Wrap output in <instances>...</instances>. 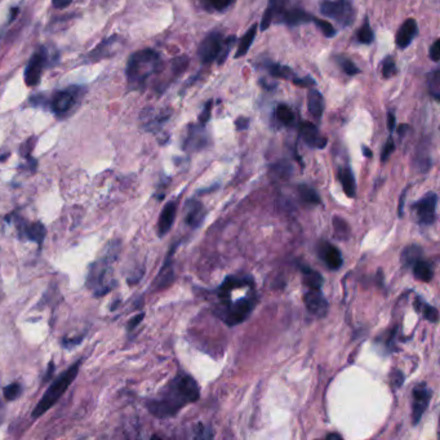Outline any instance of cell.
<instances>
[{"mask_svg": "<svg viewBox=\"0 0 440 440\" xmlns=\"http://www.w3.org/2000/svg\"><path fill=\"white\" fill-rule=\"evenodd\" d=\"M199 385L189 374H179L165 386L157 398L147 402L149 412L158 419L172 417L186 404L199 399Z\"/></svg>", "mask_w": 440, "mask_h": 440, "instance_id": "obj_1", "label": "cell"}, {"mask_svg": "<svg viewBox=\"0 0 440 440\" xmlns=\"http://www.w3.org/2000/svg\"><path fill=\"white\" fill-rule=\"evenodd\" d=\"M162 66L158 52L152 49L138 51L132 55L127 66V78L130 84L144 87L149 78L155 74Z\"/></svg>", "mask_w": 440, "mask_h": 440, "instance_id": "obj_2", "label": "cell"}, {"mask_svg": "<svg viewBox=\"0 0 440 440\" xmlns=\"http://www.w3.org/2000/svg\"><path fill=\"white\" fill-rule=\"evenodd\" d=\"M80 365H82V360L76 362L75 365H71L68 371L62 373L61 376L58 379H56L53 384L49 386L47 392H44V395L41 397V399L39 400V403L36 404L34 411H33L34 419H38V417L43 416L44 413L48 412V409H51L60 400L62 395L69 389V386L75 381Z\"/></svg>", "mask_w": 440, "mask_h": 440, "instance_id": "obj_3", "label": "cell"}, {"mask_svg": "<svg viewBox=\"0 0 440 440\" xmlns=\"http://www.w3.org/2000/svg\"><path fill=\"white\" fill-rule=\"evenodd\" d=\"M117 247L114 246L112 251L103 257L101 261L96 262L90 266V274L87 278V286L97 297L103 296L110 290L111 282L109 281L111 273V262L117 258Z\"/></svg>", "mask_w": 440, "mask_h": 440, "instance_id": "obj_4", "label": "cell"}, {"mask_svg": "<svg viewBox=\"0 0 440 440\" xmlns=\"http://www.w3.org/2000/svg\"><path fill=\"white\" fill-rule=\"evenodd\" d=\"M320 12L328 19L337 21L341 26H350L355 20V11L349 0H324Z\"/></svg>", "mask_w": 440, "mask_h": 440, "instance_id": "obj_5", "label": "cell"}, {"mask_svg": "<svg viewBox=\"0 0 440 440\" xmlns=\"http://www.w3.org/2000/svg\"><path fill=\"white\" fill-rule=\"evenodd\" d=\"M83 95H84V88L79 85H71L66 90H60L52 97L51 109L56 115H66L75 108L78 103H80Z\"/></svg>", "mask_w": 440, "mask_h": 440, "instance_id": "obj_6", "label": "cell"}, {"mask_svg": "<svg viewBox=\"0 0 440 440\" xmlns=\"http://www.w3.org/2000/svg\"><path fill=\"white\" fill-rule=\"evenodd\" d=\"M255 297H246V298L243 297L231 303L230 306H226L221 315L227 325L234 327L243 323L251 315V313L255 309Z\"/></svg>", "mask_w": 440, "mask_h": 440, "instance_id": "obj_7", "label": "cell"}, {"mask_svg": "<svg viewBox=\"0 0 440 440\" xmlns=\"http://www.w3.org/2000/svg\"><path fill=\"white\" fill-rule=\"evenodd\" d=\"M222 46H224V36L220 33L214 31V33L206 35L203 41L200 43L199 51H198L200 61L203 63H211L214 60H217L222 51Z\"/></svg>", "mask_w": 440, "mask_h": 440, "instance_id": "obj_8", "label": "cell"}, {"mask_svg": "<svg viewBox=\"0 0 440 440\" xmlns=\"http://www.w3.org/2000/svg\"><path fill=\"white\" fill-rule=\"evenodd\" d=\"M436 204L438 195L435 193L426 194L422 199L413 204L421 225H433L436 220Z\"/></svg>", "mask_w": 440, "mask_h": 440, "instance_id": "obj_9", "label": "cell"}, {"mask_svg": "<svg viewBox=\"0 0 440 440\" xmlns=\"http://www.w3.org/2000/svg\"><path fill=\"white\" fill-rule=\"evenodd\" d=\"M46 63H47V52L46 49L41 48L30 58L25 69V83L28 87H35L39 84Z\"/></svg>", "mask_w": 440, "mask_h": 440, "instance_id": "obj_10", "label": "cell"}, {"mask_svg": "<svg viewBox=\"0 0 440 440\" xmlns=\"http://www.w3.org/2000/svg\"><path fill=\"white\" fill-rule=\"evenodd\" d=\"M430 398L431 390L425 384L417 385L413 389L412 419L414 425L420 422L424 413L426 412Z\"/></svg>", "mask_w": 440, "mask_h": 440, "instance_id": "obj_11", "label": "cell"}, {"mask_svg": "<svg viewBox=\"0 0 440 440\" xmlns=\"http://www.w3.org/2000/svg\"><path fill=\"white\" fill-rule=\"evenodd\" d=\"M16 226L21 234V238L35 241L39 246L43 244V241L46 238V227L43 226L41 222H28L25 219L17 217L16 219Z\"/></svg>", "mask_w": 440, "mask_h": 440, "instance_id": "obj_12", "label": "cell"}, {"mask_svg": "<svg viewBox=\"0 0 440 440\" xmlns=\"http://www.w3.org/2000/svg\"><path fill=\"white\" fill-rule=\"evenodd\" d=\"M303 303H305L308 311L310 314H313L314 317H325V314L328 311V303L324 298L320 289H309L303 295Z\"/></svg>", "mask_w": 440, "mask_h": 440, "instance_id": "obj_13", "label": "cell"}, {"mask_svg": "<svg viewBox=\"0 0 440 440\" xmlns=\"http://www.w3.org/2000/svg\"><path fill=\"white\" fill-rule=\"evenodd\" d=\"M417 34H419L417 22L413 19H408L403 22V25L398 30V34L395 36V43L400 49H406L407 47L411 46V43Z\"/></svg>", "mask_w": 440, "mask_h": 440, "instance_id": "obj_14", "label": "cell"}, {"mask_svg": "<svg viewBox=\"0 0 440 440\" xmlns=\"http://www.w3.org/2000/svg\"><path fill=\"white\" fill-rule=\"evenodd\" d=\"M300 135L303 137L305 144L309 145L310 147H317V149H324L327 145V138L322 137L319 133V130L315 124L310 122H303L300 127Z\"/></svg>", "mask_w": 440, "mask_h": 440, "instance_id": "obj_15", "label": "cell"}, {"mask_svg": "<svg viewBox=\"0 0 440 440\" xmlns=\"http://www.w3.org/2000/svg\"><path fill=\"white\" fill-rule=\"evenodd\" d=\"M206 144V135L203 125H192L189 128V135L185 140L184 149L187 152H195L204 147Z\"/></svg>", "mask_w": 440, "mask_h": 440, "instance_id": "obj_16", "label": "cell"}, {"mask_svg": "<svg viewBox=\"0 0 440 440\" xmlns=\"http://www.w3.org/2000/svg\"><path fill=\"white\" fill-rule=\"evenodd\" d=\"M177 214V204L176 201H168L164 208L162 209V214L159 216L158 234L159 236H164L173 226V222L176 220Z\"/></svg>", "mask_w": 440, "mask_h": 440, "instance_id": "obj_17", "label": "cell"}, {"mask_svg": "<svg viewBox=\"0 0 440 440\" xmlns=\"http://www.w3.org/2000/svg\"><path fill=\"white\" fill-rule=\"evenodd\" d=\"M319 256L330 270H337L342 265L341 252L338 251L337 247H335L333 244H330L328 241L323 243L319 248Z\"/></svg>", "mask_w": 440, "mask_h": 440, "instance_id": "obj_18", "label": "cell"}, {"mask_svg": "<svg viewBox=\"0 0 440 440\" xmlns=\"http://www.w3.org/2000/svg\"><path fill=\"white\" fill-rule=\"evenodd\" d=\"M204 216H206V211H204V206H201V203L189 201L185 217L186 224L189 226H192L193 229L199 227L200 224L204 220Z\"/></svg>", "mask_w": 440, "mask_h": 440, "instance_id": "obj_19", "label": "cell"}, {"mask_svg": "<svg viewBox=\"0 0 440 440\" xmlns=\"http://www.w3.org/2000/svg\"><path fill=\"white\" fill-rule=\"evenodd\" d=\"M337 179L342 185L345 194L349 198H354L355 193H357V182H355L354 173L351 172L350 168L349 167L338 168Z\"/></svg>", "mask_w": 440, "mask_h": 440, "instance_id": "obj_20", "label": "cell"}, {"mask_svg": "<svg viewBox=\"0 0 440 440\" xmlns=\"http://www.w3.org/2000/svg\"><path fill=\"white\" fill-rule=\"evenodd\" d=\"M308 105H309V111L311 115L317 119H320L324 112V98L322 93L317 90H309V97H308Z\"/></svg>", "mask_w": 440, "mask_h": 440, "instance_id": "obj_21", "label": "cell"}, {"mask_svg": "<svg viewBox=\"0 0 440 440\" xmlns=\"http://www.w3.org/2000/svg\"><path fill=\"white\" fill-rule=\"evenodd\" d=\"M413 274L416 276V279H419L421 282H430L433 279V266L430 262L424 261V260H417L412 265Z\"/></svg>", "mask_w": 440, "mask_h": 440, "instance_id": "obj_22", "label": "cell"}, {"mask_svg": "<svg viewBox=\"0 0 440 440\" xmlns=\"http://www.w3.org/2000/svg\"><path fill=\"white\" fill-rule=\"evenodd\" d=\"M303 283L309 287L310 289H320L323 284V276L317 273L315 270L310 268L309 266H303Z\"/></svg>", "mask_w": 440, "mask_h": 440, "instance_id": "obj_23", "label": "cell"}, {"mask_svg": "<svg viewBox=\"0 0 440 440\" xmlns=\"http://www.w3.org/2000/svg\"><path fill=\"white\" fill-rule=\"evenodd\" d=\"M256 34H257V25H253V26L249 28L247 33L244 34V36L241 38L239 47H238L236 53H235V58H241L243 56L247 55V52L249 51V48H251L252 43L255 41Z\"/></svg>", "mask_w": 440, "mask_h": 440, "instance_id": "obj_24", "label": "cell"}, {"mask_svg": "<svg viewBox=\"0 0 440 440\" xmlns=\"http://www.w3.org/2000/svg\"><path fill=\"white\" fill-rule=\"evenodd\" d=\"M313 19H314V16L306 14L303 9H292V11L284 14V21H286V23H288L289 26L305 23V22L313 21Z\"/></svg>", "mask_w": 440, "mask_h": 440, "instance_id": "obj_25", "label": "cell"}, {"mask_svg": "<svg viewBox=\"0 0 440 440\" xmlns=\"http://www.w3.org/2000/svg\"><path fill=\"white\" fill-rule=\"evenodd\" d=\"M172 253V252H171ZM171 253L168 256V258L165 260L164 266L160 270V273H159L158 279H157V282L155 284L158 286L159 288H162V287H165V286H168L169 283L172 282L173 279V268H172V262H171Z\"/></svg>", "mask_w": 440, "mask_h": 440, "instance_id": "obj_26", "label": "cell"}, {"mask_svg": "<svg viewBox=\"0 0 440 440\" xmlns=\"http://www.w3.org/2000/svg\"><path fill=\"white\" fill-rule=\"evenodd\" d=\"M201 7L206 11H214V12H225L226 9L231 7L235 3V0H199Z\"/></svg>", "mask_w": 440, "mask_h": 440, "instance_id": "obj_27", "label": "cell"}, {"mask_svg": "<svg viewBox=\"0 0 440 440\" xmlns=\"http://www.w3.org/2000/svg\"><path fill=\"white\" fill-rule=\"evenodd\" d=\"M268 73L276 78L279 79H287V80H292L296 78V74L293 73V70L289 69L287 66H283L279 63H270L268 65Z\"/></svg>", "mask_w": 440, "mask_h": 440, "instance_id": "obj_28", "label": "cell"}, {"mask_svg": "<svg viewBox=\"0 0 440 440\" xmlns=\"http://www.w3.org/2000/svg\"><path fill=\"white\" fill-rule=\"evenodd\" d=\"M298 192H300V197H301L303 203L314 204V206L320 204V198L313 187L308 185H300L298 186Z\"/></svg>", "mask_w": 440, "mask_h": 440, "instance_id": "obj_29", "label": "cell"}, {"mask_svg": "<svg viewBox=\"0 0 440 440\" xmlns=\"http://www.w3.org/2000/svg\"><path fill=\"white\" fill-rule=\"evenodd\" d=\"M416 308L419 311H421L422 317L425 318L429 322H433V323L438 322V310L430 306V305H427L426 303H424L421 298L416 300Z\"/></svg>", "mask_w": 440, "mask_h": 440, "instance_id": "obj_30", "label": "cell"}, {"mask_svg": "<svg viewBox=\"0 0 440 440\" xmlns=\"http://www.w3.org/2000/svg\"><path fill=\"white\" fill-rule=\"evenodd\" d=\"M427 84H429V90L430 95L439 101L440 100V70H434L433 73H430L427 76Z\"/></svg>", "mask_w": 440, "mask_h": 440, "instance_id": "obj_31", "label": "cell"}, {"mask_svg": "<svg viewBox=\"0 0 440 440\" xmlns=\"http://www.w3.org/2000/svg\"><path fill=\"white\" fill-rule=\"evenodd\" d=\"M276 115L278 117V120L281 122V123L286 124V125H289V124L293 123L295 122V112L290 110V108L287 106V105H284V103H281V105H278V108H276Z\"/></svg>", "mask_w": 440, "mask_h": 440, "instance_id": "obj_32", "label": "cell"}, {"mask_svg": "<svg viewBox=\"0 0 440 440\" xmlns=\"http://www.w3.org/2000/svg\"><path fill=\"white\" fill-rule=\"evenodd\" d=\"M421 253H422V249L419 246H409V247H407L406 251L403 252V256H402L403 263L407 265V266H412L414 262L420 260Z\"/></svg>", "mask_w": 440, "mask_h": 440, "instance_id": "obj_33", "label": "cell"}, {"mask_svg": "<svg viewBox=\"0 0 440 440\" xmlns=\"http://www.w3.org/2000/svg\"><path fill=\"white\" fill-rule=\"evenodd\" d=\"M333 227H335V233L338 239H347L349 236V225L346 221L342 220L341 217H333Z\"/></svg>", "mask_w": 440, "mask_h": 440, "instance_id": "obj_34", "label": "cell"}, {"mask_svg": "<svg viewBox=\"0 0 440 440\" xmlns=\"http://www.w3.org/2000/svg\"><path fill=\"white\" fill-rule=\"evenodd\" d=\"M373 39H374L373 30H372L371 25H370L368 20H365V25L359 28L358 41H360V43H363V44H371Z\"/></svg>", "mask_w": 440, "mask_h": 440, "instance_id": "obj_35", "label": "cell"}, {"mask_svg": "<svg viewBox=\"0 0 440 440\" xmlns=\"http://www.w3.org/2000/svg\"><path fill=\"white\" fill-rule=\"evenodd\" d=\"M313 22H315V25L322 30L324 36H327V38H335L336 34H337L336 28H333V25L330 23V22H327V21L319 20L317 17H314Z\"/></svg>", "mask_w": 440, "mask_h": 440, "instance_id": "obj_36", "label": "cell"}, {"mask_svg": "<svg viewBox=\"0 0 440 440\" xmlns=\"http://www.w3.org/2000/svg\"><path fill=\"white\" fill-rule=\"evenodd\" d=\"M235 41H236V38H235V36H229L227 39H224L222 51H221L220 56H219V58H217L219 65H221V63H224V62L226 61L227 56H229L230 51L233 48V43H235Z\"/></svg>", "mask_w": 440, "mask_h": 440, "instance_id": "obj_37", "label": "cell"}, {"mask_svg": "<svg viewBox=\"0 0 440 440\" xmlns=\"http://www.w3.org/2000/svg\"><path fill=\"white\" fill-rule=\"evenodd\" d=\"M382 74H384L386 79L392 78V76L397 74V65H395L392 57H386L384 62H382Z\"/></svg>", "mask_w": 440, "mask_h": 440, "instance_id": "obj_38", "label": "cell"}, {"mask_svg": "<svg viewBox=\"0 0 440 440\" xmlns=\"http://www.w3.org/2000/svg\"><path fill=\"white\" fill-rule=\"evenodd\" d=\"M338 62H340L341 69L344 70L345 74H347V75H357L360 73V70L347 58H338Z\"/></svg>", "mask_w": 440, "mask_h": 440, "instance_id": "obj_39", "label": "cell"}, {"mask_svg": "<svg viewBox=\"0 0 440 440\" xmlns=\"http://www.w3.org/2000/svg\"><path fill=\"white\" fill-rule=\"evenodd\" d=\"M274 14H276V8L273 7V6L270 4V7L266 9V12L263 14V16H262V31H263V30H268V26L271 25V22H273V19H274Z\"/></svg>", "mask_w": 440, "mask_h": 440, "instance_id": "obj_40", "label": "cell"}, {"mask_svg": "<svg viewBox=\"0 0 440 440\" xmlns=\"http://www.w3.org/2000/svg\"><path fill=\"white\" fill-rule=\"evenodd\" d=\"M21 386L19 384H11L4 389V397L6 399L14 400L20 397Z\"/></svg>", "mask_w": 440, "mask_h": 440, "instance_id": "obj_41", "label": "cell"}, {"mask_svg": "<svg viewBox=\"0 0 440 440\" xmlns=\"http://www.w3.org/2000/svg\"><path fill=\"white\" fill-rule=\"evenodd\" d=\"M212 106H214V101H208L204 106L203 111L200 112L199 122L201 125L208 123V120L211 119V114H212Z\"/></svg>", "mask_w": 440, "mask_h": 440, "instance_id": "obj_42", "label": "cell"}, {"mask_svg": "<svg viewBox=\"0 0 440 440\" xmlns=\"http://www.w3.org/2000/svg\"><path fill=\"white\" fill-rule=\"evenodd\" d=\"M394 150H395V144H394V140L390 136V137L387 138L385 146H384V150H382V154H381V160L386 162L387 159L390 158V155H392Z\"/></svg>", "mask_w": 440, "mask_h": 440, "instance_id": "obj_43", "label": "cell"}, {"mask_svg": "<svg viewBox=\"0 0 440 440\" xmlns=\"http://www.w3.org/2000/svg\"><path fill=\"white\" fill-rule=\"evenodd\" d=\"M274 171H276V174H281L283 179L284 177H288L290 172H292V168H290V165L288 163H282V164H276L274 165Z\"/></svg>", "mask_w": 440, "mask_h": 440, "instance_id": "obj_44", "label": "cell"}, {"mask_svg": "<svg viewBox=\"0 0 440 440\" xmlns=\"http://www.w3.org/2000/svg\"><path fill=\"white\" fill-rule=\"evenodd\" d=\"M430 58L433 60L434 62H439L440 58V41L439 39H436V41H434L433 46H431V48H430Z\"/></svg>", "mask_w": 440, "mask_h": 440, "instance_id": "obj_45", "label": "cell"}, {"mask_svg": "<svg viewBox=\"0 0 440 440\" xmlns=\"http://www.w3.org/2000/svg\"><path fill=\"white\" fill-rule=\"evenodd\" d=\"M292 83L295 84V85H300V87H310V85H314L315 82L311 79V78H295V79H292Z\"/></svg>", "mask_w": 440, "mask_h": 440, "instance_id": "obj_46", "label": "cell"}, {"mask_svg": "<svg viewBox=\"0 0 440 440\" xmlns=\"http://www.w3.org/2000/svg\"><path fill=\"white\" fill-rule=\"evenodd\" d=\"M392 381L394 386H397V387L402 386V384L404 382V376H403V373L400 371L394 372L392 374Z\"/></svg>", "mask_w": 440, "mask_h": 440, "instance_id": "obj_47", "label": "cell"}, {"mask_svg": "<svg viewBox=\"0 0 440 440\" xmlns=\"http://www.w3.org/2000/svg\"><path fill=\"white\" fill-rule=\"evenodd\" d=\"M248 123H249V119H247V117H238V119L235 120V125H236V130H238V131H243V130H247Z\"/></svg>", "mask_w": 440, "mask_h": 440, "instance_id": "obj_48", "label": "cell"}, {"mask_svg": "<svg viewBox=\"0 0 440 440\" xmlns=\"http://www.w3.org/2000/svg\"><path fill=\"white\" fill-rule=\"evenodd\" d=\"M73 0H52L53 7L57 9H63V8L69 7Z\"/></svg>", "mask_w": 440, "mask_h": 440, "instance_id": "obj_49", "label": "cell"}, {"mask_svg": "<svg viewBox=\"0 0 440 440\" xmlns=\"http://www.w3.org/2000/svg\"><path fill=\"white\" fill-rule=\"evenodd\" d=\"M395 125H397L395 115H394L392 112H389V114H387V128H389V131H394V130H395Z\"/></svg>", "mask_w": 440, "mask_h": 440, "instance_id": "obj_50", "label": "cell"}, {"mask_svg": "<svg viewBox=\"0 0 440 440\" xmlns=\"http://www.w3.org/2000/svg\"><path fill=\"white\" fill-rule=\"evenodd\" d=\"M142 319H144V314H140V315H137L135 319H132L130 324H128V330H133V328H136V325H137Z\"/></svg>", "mask_w": 440, "mask_h": 440, "instance_id": "obj_51", "label": "cell"}, {"mask_svg": "<svg viewBox=\"0 0 440 440\" xmlns=\"http://www.w3.org/2000/svg\"><path fill=\"white\" fill-rule=\"evenodd\" d=\"M404 199H406V192L402 194V198H400V206L399 209H398V212H399V216H403V206H404Z\"/></svg>", "mask_w": 440, "mask_h": 440, "instance_id": "obj_52", "label": "cell"}, {"mask_svg": "<svg viewBox=\"0 0 440 440\" xmlns=\"http://www.w3.org/2000/svg\"><path fill=\"white\" fill-rule=\"evenodd\" d=\"M407 131H408V125L402 124V125H399V128H398V135H399L400 137H403Z\"/></svg>", "mask_w": 440, "mask_h": 440, "instance_id": "obj_53", "label": "cell"}, {"mask_svg": "<svg viewBox=\"0 0 440 440\" xmlns=\"http://www.w3.org/2000/svg\"><path fill=\"white\" fill-rule=\"evenodd\" d=\"M363 152L367 158H372V152L370 149H367V146H363Z\"/></svg>", "mask_w": 440, "mask_h": 440, "instance_id": "obj_54", "label": "cell"}, {"mask_svg": "<svg viewBox=\"0 0 440 440\" xmlns=\"http://www.w3.org/2000/svg\"><path fill=\"white\" fill-rule=\"evenodd\" d=\"M327 439H341V436L338 434H330L327 435Z\"/></svg>", "mask_w": 440, "mask_h": 440, "instance_id": "obj_55", "label": "cell"}]
</instances>
